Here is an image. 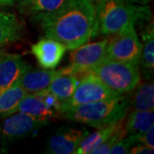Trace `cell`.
<instances>
[{
  "mask_svg": "<svg viewBox=\"0 0 154 154\" xmlns=\"http://www.w3.org/2000/svg\"><path fill=\"white\" fill-rule=\"evenodd\" d=\"M124 119L122 121L112 123L110 125L98 128L99 130L94 133H88L84 137L79 147L77 148L75 153L76 154H91L96 147H98L102 143L116 133L119 128L124 126Z\"/></svg>",
  "mask_w": 154,
  "mask_h": 154,
  "instance_id": "obj_14",
  "label": "cell"
},
{
  "mask_svg": "<svg viewBox=\"0 0 154 154\" xmlns=\"http://www.w3.org/2000/svg\"><path fill=\"white\" fill-rule=\"evenodd\" d=\"M129 136L132 138L136 144H144L154 148V126L151 127L146 132Z\"/></svg>",
  "mask_w": 154,
  "mask_h": 154,
  "instance_id": "obj_24",
  "label": "cell"
},
{
  "mask_svg": "<svg viewBox=\"0 0 154 154\" xmlns=\"http://www.w3.org/2000/svg\"><path fill=\"white\" fill-rule=\"evenodd\" d=\"M153 152L154 148L140 143L135 144V146L129 150V153L131 154H152Z\"/></svg>",
  "mask_w": 154,
  "mask_h": 154,
  "instance_id": "obj_25",
  "label": "cell"
},
{
  "mask_svg": "<svg viewBox=\"0 0 154 154\" xmlns=\"http://www.w3.org/2000/svg\"><path fill=\"white\" fill-rule=\"evenodd\" d=\"M22 28L21 22L15 15L0 11V47L19 40Z\"/></svg>",
  "mask_w": 154,
  "mask_h": 154,
  "instance_id": "obj_17",
  "label": "cell"
},
{
  "mask_svg": "<svg viewBox=\"0 0 154 154\" xmlns=\"http://www.w3.org/2000/svg\"><path fill=\"white\" fill-rule=\"evenodd\" d=\"M28 68L21 55L0 51V92L17 82Z\"/></svg>",
  "mask_w": 154,
  "mask_h": 154,
  "instance_id": "obj_11",
  "label": "cell"
},
{
  "mask_svg": "<svg viewBox=\"0 0 154 154\" xmlns=\"http://www.w3.org/2000/svg\"><path fill=\"white\" fill-rule=\"evenodd\" d=\"M108 39L99 42L83 44L72 50L69 65L60 69L61 74L81 75L86 74L99 64L106 57V45Z\"/></svg>",
  "mask_w": 154,
  "mask_h": 154,
  "instance_id": "obj_6",
  "label": "cell"
},
{
  "mask_svg": "<svg viewBox=\"0 0 154 154\" xmlns=\"http://www.w3.org/2000/svg\"><path fill=\"white\" fill-rule=\"evenodd\" d=\"M27 94L17 82L11 87L2 90L0 92V119L15 113L19 103Z\"/></svg>",
  "mask_w": 154,
  "mask_h": 154,
  "instance_id": "obj_16",
  "label": "cell"
},
{
  "mask_svg": "<svg viewBox=\"0 0 154 154\" xmlns=\"http://www.w3.org/2000/svg\"><path fill=\"white\" fill-rule=\"evenodd\" d=\"M61 74L60 69H32L30 67L19 77L17 83L28 94H34L46 89L57 75Z\"/></svg>",
  "mask_w": 154,
  "mask_h": 154,
  "instance_id": "obj_12",
  "label": "cell"
},
{
  "mask_svg": "<svg viewBox=\"0 0 154 154\" xmlns=\"http://www.w3.org/2000/svg\"><path fill=\"white\" fill-rule=\"evenodd\" d=\"M134 140L129 135L127 137H123L119 141L111 147L110 150V154H127L129 153V150L134 145H135Z\"/></svg>",
  "mask_w": 154,
  "mask_h": 154,
  "instance_id": "obj_23",
  "label": "cell"
},
{
  "mask_svg": "<svg viewBox=\"0 0 154 154\" xmlns=\"http://www.w3.org/2000/svg\"><path fill=\"white\" fill-rule=\"evenodd\" d=\"M49 122L22 111H17L5 117V120L0 125L1 134L4 140H21L47 125Z\"/></svg>",
  "mask_w": 154,
  "mask_h": 154,
  "instance_id": "obj_8",
  "label": "cell"
},
{
  "mask_svg": "<svg viewBox=\"0 0 154 154\" xmlns=\"http://www.w3.org/2000/svg\"><path fill=\"white\" fill-rule=\"evenodd\" d=\"M153 23L152 22L141 33L142 37V53L141 60L145 73L147 77L152 75L154 69V32Z\"/></svg>",
  "mask_w": 154,
  "mask_h": 154,
  "instance_id": "obj_21",
  "label": "cell"
},
{
  "mask_svg": "<svg viewBox=\"0 0 154 154\" xmlns=\"http://www.w3.org/2000/svg\"><path fill=\"white\" fill-rule=\"evenodd\" d=\"M138 1H140V2H143V3H147V4L149 2V0H138Z\"/></svg>",
  "mask_w": 154,
  "mask_h": 154,
  "instance_id": "obj_28",
  "label": "cell"
},
{
  "mask_svg": "<svg viewBox=\"0 0 154 154\" xmlns=\"http://www.w3.org/2000/svg\"><path fill=\"white\" fill-rule=\"evenodd\" d=\"M111 36L106 45V57L138 65L141 60L142 44L134 25H128Z\"/></svg>",
  "mask_w": 154,
  "mask_h": 154,
  "instance_id": "obj_5",
  "label": "cell"
},
{
  "mask_svg": "<svg viewBox=\"0 0 154 154\" xmlns=\"http://www.w3.org/2000/svg\"><path fill=\"white\" fill-rule=\"evenodd\" d=\"M78 82L79 79L75 75L59 74L52 80L47 89L60 101L62 105L71 98Z\"/></svg>",
  "mask_w": 154,
  "mask_h": 154,
  "instance_id": "obj_18",
  "label": "cell"
},
{
  "mask_svg": "<svg viewBox=\"0 0 154 154\" xmlns=\"http://www.w3.org/2000/svg\"><path fill=\"white\" fill-rule=\"evenodd\" d=\"M17 111H22L35 117L49 121L60 116L57 110L51 108L37 93L27 94L19 103Z\"/></svg>",
  "mask_w": 154,
  "mask_h": 154,
  "instance_id": "obj_13",
  "label": "cell"
},
{
  "mask_svg": "<svg viewBox=\"0 0 154 154\" xmlns=\"http://www.w3.org/2000/svg\"><path fill=\"white\" fill-rule=\"evenodd\" d=\"M88 73L99 79L106 87L119 94L134 90L140 81L137 64L124 63L105 57L99 64Z\"/></svg>",
  "mask_w": 154,
  "mask_h": 154,
  "instance_id": "obj_4",
  "label": "cell"
},
{
  "mask_svg": "<svg viewBox=\"0 0 154 154\" xmlns=\"http://www.w3.org/2000/svg\"><path fill=\"white\" fill-rule=\"evenodd\" d=\"M130 99L122 95L114 99L67 107L61 116L68 120L101 128L122 121L130 108Z\"/></svg>",
  "mask_w": 154,
  "mask_h": 154,
  "instance_id": "obj_3",
  "label": "cell"
},
{
  "mask_svg": "<svg viewBox=\"0 0 154 154\" xmlns=\"http://www.w3.org/2000/svg\"><path fill=\"white\" fill-rule=\"evenodd\" d=\"M67 48L54 38L45 37L31 46V51L39 66L52 69L59 64L66 52Z\"/></svg>",
  "mask_w": 154,
  "mask_h": 154,
  "instance_id": "obj_10",
  "label": "cell"
},
{
  "mask_svg": "<svg viewBox=\"0 0 154 154\" xmlns=\"http://www.w3.org/2000/svg\"><path fill=\"white\" fill-rule=\"evenodd\" d=\"M130 100L134 110H154V86L152 82L139 83Z\"/></svg>",
  "mask_w": 154,
  "mask_h": 154,
  "instance_id": "obj_20",
  "label": "cell"
},
{
  "mask_svg": "<svg viewBox=\"0 0 154 154\" xmlns=\"http://www.w3.org/2000/svg\"><path fill=\"white\" fill-rule=\"evenodd\" d=\"M88 133L86 129L62 128L50 137L46 152L51 154L75 153Z\"/></svg>",
  "mask_w": 154,
  "mask_h": 154,
  "instance_id": "obj_9",
  "label": "cell"
},
{
  "mask_svg": "<svg viewBox=\"0 0 154 154\" xmlns=\"http://www.w3.org/2000/svg\"><path fill=\"white\" fill-rule=\"evenodd\" d=\"M126 136V131L124 126L119 128L116 133H114L109 139H107L104 143H102L98 147L94 149L91 154H107L110 152L111 147L115 145L117 141Z\"/></svg>",
  "mask_w": 154,
  "mask_h": 154,
  "instance_id": "obj_22",
  "label": "cell"
},
{
  "mask_svg": "<svg viewBox=\"0 0 154 154\" xmlns=\"http://www.w3.org/2000/svg\"><path fill=\"white\" fill-rule=\"evenodd\" d=\"M45 37L74 50L98 35L95 0H73L57 11L34 19Z\"/></svg>",
  "mask_w": 154,
  "mask_h": 154,
  "instance_id": "obj_1",
  "label": "cell"
},
{
  "mask_svg": "<svg viewBox=\"0 0 154 154\" xmlns=\"http://www.w3.org/2000/svg\"><path fill=\"white\" fill-rule=\"evenodd\" d=\"M154 126V110H132L124 125L126 134L134 135L146 132Z\"/></svg>",
  "mask_w": 154,
  "mask_h": 154,
  "instance_id": "obj_19",
  "label": "cell"
},
{
  "mask_svg": "<svg viewBox=\"0 0 154 154\" xmlns=\"http://www.w3.org/2000/svg\"><path fill=\"white\" fill-rule=\"evenodd\" d=\"M83 75L84 76L82 80H79L78 85L71 98L61 105V112L67 107L114 99L122 95L106 87L93 74L86 73Z\"/></svg>",
  "mask_w": 154,
  "mask_h": 154,
  "instance_id": "obj_7",
  "label": "cell"
},
{
  "mask_svg": "<svg viewBox=\"0 0 154 154\" xmlns=\"http://www.w3.org/2000/svg\"><path fill=\"white\" fill-rule=\"evenodd\" d=\"M95 14L98 34L104 35H113L152 17L148 4L138 0H95Z\"/></svg>",
  "mask_w": 154,
  "mask_h": 154,
  "instance_id": "obj_2",
  "label": "cell"
},
{
  "mask_svg": "<svg viewBox=\"0 0 154 154\" xmlns=\"http://www.w3.org/2000/svg\"><path fill=\"white\" fill-rule=\"evenodd\" d=\"M4 139L2 136V134H1V128H0V153H3V152H5V149L4 147Z\"/></svg>",
  "mask_w": 154,
  "mask_h": 154,
  "instance_id": "obj_26",
  "label": "cell"
},
{
  "mask_svg": "<svg viewBox=\"0 0 154 154\" xmlns=\"http://www.w3.org/2000/svg\"><path fill=\"white\" fill-rule=\"evenodd\" d=\"M16 0H0V5H11Z\"/></svg>",
  "mask_w": 154,
  "mask_h": 154,
  "instance_id": "obj_27",
  "label": "cell"
},
{
  "mask_svg": "<svg viewBox=\"0 0 154 154\" xmlns=\"http://www.w3.org/2000/svg\"><path fill=\"white\" fill-rule=\"evenodd\" d=\"M71 1L73 0H22L19 9L22 13L35 19L57 11Z\"/></svg>",
  "mask_w": 154,
  "mask_h": 154,
  "instance_id": "obj_15",
  "label": "cell"
}]
</instances>
